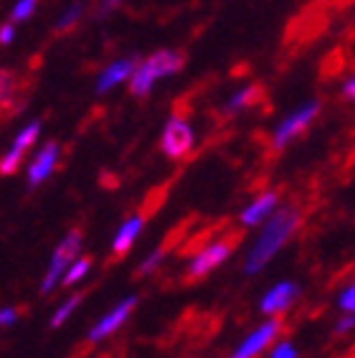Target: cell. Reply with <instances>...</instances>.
I'll return each instance as SVG.
<instances>
[{"label": "cell", "mask_w": 355, "mask_h": 358, "mask_svg": "<svg viewBox=\"0 0 355 358\" xmlns=\"http://www.w3.org/2000/svg\"><path fill=\"white\" fill-rule=\"evenodd\" d=\"M300 221H302V214L297 206H282L280 211L274 208L272 214H269L266 227L261 229L259 239L254 241L252 252L246 257V264H244L246 275H256L259 269H264L266 264L272 262L274 255L292 239V234L297 231V227H300Z\"/></svg>", "instance_id": "obj_1"}, {"label": "cell", "mask_w": 355, "mask_h": 358, "mask_svg": "<svg viewBox=\"0 0 355 358\" xmlns=\"http://www.w3.org/2000/svg\"><path fill=\"white\" fill-rule=\"evenodd\" d=\"M236 241H239V236H226V239L213 241V244L203 247L201 252H196V257L191 259V267L185 272V282H198V280H203L219 264H224L231 257Z\"/></svg>", "instance_id": "obj_2"}, {"label": "cell", "mask_w": 355, "mask_h": 358, "mask_svg": "<svg viewBox=\"0 0 355 358\" xmlns=\"http://www.w3.org/2000/svg\"><path fill=\"white\" fill-rule=\"evenodd\" d=\"M320 107H322L320 99H310L307 104L297 107L292 115H287V117L282 120V122L277 124V130H274V138H272L274 148H277V150H284V148H287L294 138H300L302 132L310 127V122L317 117Z\"/></svg>", "instance_id": "obj_3"}, {"label": "cell", "mask_w": 355, "mask_h": 358, "mask_svg": "<svg viewBox=\"0 0 355 358\" xmlns=\"http://www.w3.org/2000/svg\"><path fill=\"white\" fill-rule=\"evenodd\" d=\"M79 249H82V231H79V229H74V231H68V234L64 236L61 244L56 247L54 257H51V267H48L46 277H43V282H41V292H43V295H46V292H51V289L56 287V282L61 280L64 269L68 267V262H71V259L79 255Z\"/></svg>", "instance_id": "obj_4"}, {"label": "cell", "mask_w": 355, "mask_h": 358, "mask_svg": "<svg viewBox=\"0 0 355 358\" xmlns=\"http://www.w3.org/2000/svg\"><path fill=\"white\" fill-rule=\"evenodd\" d=\"M193 143H196V135H193V127L185 120L171 117L163 130V138H160V148L168 158L180 160L185 158L188 152L193 150Z\"/></svg>", "instance_id": "obj_5"}, {"label": "cell", "mask_w": 355, "mask_h": 358, "mask_svg": "<svg viewBox=\"0 0 355 358\" xmlns=\"http://www.w3.org/2000/svg\"><path fill=\"white\" fill-rule=\"evenodd\" d=\"M38 132H41V120H34V122H28L26 127H23L18 135H15L13 145H10V150H8L6 155L0 158V173L10 176V173H15L18 168H21V160L26 158L28 148L36 143Z\"/></svg>", "instance_id": "obj_6"}, {"label": "cell", "mask_w": 355, "mask_h": 358, "mask_svg": "<svg viewBox=\"0 0 355 358\" xmlns=\"http://www.w3.org/2000/svg\"><path fill=\"white\" fill-rule=\"evenodd\" d=\"M280 333H282V320H269V323L259 325V328L236 348V353H233L231 358H256L264 348L272 345V341H277Z\"/></svg>", "instance_id": "obj_7"}, {"label": "cell", "mask_w": 355, "mask_h": 358, "mask_svg": "<svg viewBox=\"0 0 355 358\" xmlns=\"http://www.w3.org/2000/svg\"><path fill=\"white\" fill-rule=\"evenodd\" d=\"M135 305H137V297H124L115 310L107 313V315H104L102 320H99V323L89 331V341H92V343H96V341H102V338L112 336V333H115L117 328H119V325L130 317V313L135 310Z\"/></svg>", "instance_id": "obj_8"}, {"label": "cell", "mask_w": 355, "mask_h": 358, "mask_svg": "<svg viewBox=\"0 0 355 358\" xmlns=\"http://www.w3.org/2000/svg\"><path fill=\"white\" fill-rule=\"evenodd\" d=\"M300 297V285L294 282H280L277 287H272L261 300V313L264 315H282L284 310H289L294 305V300Z\"/></svg>", "instance_id": "obj_9"}, {"label": "cell", "mask_w": 355, "mask_h": 358, "mask_svg": "<svg viewBox=\"0 0 355 358\" xmlns=\"http://www.w3.org/2000/svg\"><path fill=\"white\" fill-rule=\"evenodd\" d=\"M183 54L180 51H173V48H160L155 54H150L145 59V69L150 71L152 79H168V76L178 74V71L183 69Z\"/></svg>", "instance_id": "obj_10"}, {"label": "cell", "mask_w": 355, "mask_h": 358, "mask_svg": "<svg viewBox=\"0 0 355 358\" xmlns=\"http://www.w3.org/2000/svg\"><path fill=\"white\" fill-rule=\"evenodd\" d=\"M59 152H61V148H59V145L48 143L46 148L36 155V160L31 163V168H28V186H31V188L41 186L43 180L54 173L56 163H59Z\"/></svg>", "instance_id": "obj_11"}, {"label": "cell", "mask_w": 355, "mask_h": 358, "mask_svg": "<svg viewBox=\"0 0 355 358\" xmlns=\"http://www.w3.org/2000/svg\"><path fill=\"white\" fill-rule=\"evenodd\" d=\"M135 66H137L135 56H127V59H119V62L110 64V66L99 74V79H96V94H104V92H110L112 87H117L119 82L130 79Z\"/></svg>", "instance_id": "obj_12"}, {"label": "cell", "mask_w": 355, "mask_h": 358, "mask_svg": "<svg viewBox=\"0 0 355 358\" xmlns=\"http://www.w3.org/2000/svg\"><path fill=\"white\" fill-rule=\"evenodd\" d=\"M277 203H280L277 191L261 193L259 199H254L252 203L244 208V214H241V224H244V227H256V224H261L266 216L272 214L274 208H277Z\"/></svg>", "instance_id": "obj_13"}, {"label": "cell", "mask_w": 355, "mask_h": 358, "mask_svg": "<svg viewBox=\"0 0 355 358\" xmlns=\"http://www.w3.org/2000/svg\"><path fill=\"white\" fill-rule=\"evenodd\" d=\"M143 224H145V216L137 214V216H132V219H127L122 227H119V231H117V236H115V244H112V262L122 259V257L130 252L132 241L137 239V234H140Z\"/></svg>", "instance_id": "obj_14"}, {"label": "cell", "mask_w": 355, "mask_h": 358, "mask_svg": "<svg viewBox=\"0 0 355 358\" xmlns=\"http://www.w3.org/2000/svg\"><path fill=\"white\" fill-rule=\"evenodd\" d=\"M256 96H259V90H256V87H241V90L226 102V112H229V115H236V112L246 110Z\"/></svg>", "instance_id": "obj_15"}, {"label": "cell", "mask_w": 355, "mask_h": 358, "mask_svg": "<svg viewBox=\"0 0 355 358\" xmlns=\"http://www.w3.org/2000/svg\"><path fill=\"white\" fill-rule=\"evenodd\" d=\"M84 295H87V292H79V295L68 297L66 303H64L61 308L56 310V315H54V320H51V325H54V328H59V325H64V320H66V317L71 315V313H74L76 308H79V303H82V300H84Z\"/></svg>", "instance_id": "obj_16"}, {"label": "cell", "mask_w": 355, "mask_h": 358, "mask_svg": "<svg viewBox=\"0 0 355 358\" xmlns=\"http://www.w3.org/2000/svg\"><path fill=\"white\" fill-rule=\"evenodd\" d=\"M13 90H15V74L13 71L0 69V104H6L10 99Z\"/></svg>", "instance_id": "obj_17"}, {"label": "cell", "mask_w": 355, "mask_h": 358, "mask_svg": "<svg viewBox=\"0 0 355 358\" xmlns=\"http://www.w3.org/2000/svg\"><path fill=\"white\" fill-rule=\"evenodd\" d=\"M82 15H84V8L79 6V3H74V6L68 8L66 13H64L59 21H56V28H59V31H64V28H71L76 21H79V18H82Z\"/></svg>", "instance_id": "obj_18"}, {"label": "cell", "mask_w": 355, "mask_h": 358, "mask_svg": "<svg viewBox=\"0 0 355 358\" xmlns=\"http://www.w3.org/2000/svg\"><path fill=\"white\" fill-rule=\"evenodd\" d=\"M163 257H165V249H163V247L155 249V252H152V255L147 257V259H145V262H143V267L137 269V275H140V277L152 275V272H155V269L160 267V262H163Z\"/></svg>", "instance_id": "obj_19"}, {"label": "cell", "mask_w": 355, "mask_h": 358, "mask_svg": "<svg viewBox=\"0 0 355 358\" xmlns=\"http://www.w3.org/2000/svg\"><path fill=\"white\" fill-rule=\"evenodd\" d=\"M89 267H92V259H89V257L79 259V262H76L74 267L68 269V275H66V280H64V285H74V282H79V280H82V277L89 272Z\"/></svg>", "instance_id": "obj_20"}, {"label": "cell", "mask_w": 355, "mask_h": 358, "mask_svg": "<svg viewBox=\"0 0 355 358\" xmlns=\"http://www.w3.org/2000/svg\"><path fill=\"white\" fill-rule=\"evenodd\" d=\"M36 3H38V0H18L10 18H13V21H26V18H31L36 10Z\"/></svg>", "instance_id": "obj_21"}, {"label": "cell", "mask_w": 355, "mask_h": 358, "mask_svg": "<svg viewBox=\"0 0 355 358\" xmlns=\"http://www.w3.org/2000/svg\"><path fill=\"white\" fill-rule=\"evenodd\" d=\"M269 358H297V351H294V345L287 343V341H282L277 348L272 351V356Z\"/></svg>", "instance_id": "obj_22"}, {"label": "cell", "mask_w": 355, "mask_h": 358, "mask_svg": "<svg viewBox=\"0 0 355 358\" xmlns=\"http://www.w3.org/2000/svg\"><path fill=\"white\" fill-rule=\"evenodd\" d=\"M23 308H6V310H0V328H6V325H13L21 315Z\"/></svg>", "instance_id": "obj_23"}, {"label": "cell", "mask_w": 355, "mask_h": 358, "mask_svg": "<svg viewBox=\"0 0 355 358\" xmlns=\"http://www.w3.org/2000/svg\"><path fill=\"white\" fill-rule=\"evenodd\" d=\"M340 308L348 313H355V285H350V287L340 295Z\"/></svg>", "instance_id": "obj_24"}, {"label": "cell", "mask_w": 355, "mask_h": 358, "mask_svg": "<svg viewBox=\"0 0 355 358\" xmlns=\"http://www.w3.org/2000/svg\"><path fill=\"white\" fill-rule=\"evenodd\" d=\"M353 328H355V313H350L348 317H342L340 323L335 325V333L340 336V333H348V331H353Z\"/></svg>", "instance_id": "obj_25"}, {"label": "cell", "mask_w": 355, "mask_h": 358, "mask_svg": "<svg viewBox=\"0 0 355 358\" xmlns=\"http://www.w3.org/2000/svg\"><path fill=\"white\" fill-rule=\"evenodd\" d=\"M342 96H345L348 102H355V76H350V79L342 82Z\"/></svg>", "instance_id": "obj_26"}, {"label": "cell", "mask_w": 355, "mask_h": 358, "mask_svg": "<svg viewBox=\"0 0 355 358\" xmlns=\"http://www.w3.org/2000/svg\"><path fill=\"white\" fill-rule=\"evenodd\" d=\"M10 41H13V23H6V26L0 28V43L8 46Z\"/></svg>", "instance_id": "obj_27"}, {"label": "cell", "mask_w": 355, "mask_h": 358, "mask_svg": "<svg viewBox=\"0 0 355 358\" xmlns=\"http://www.w3.org/2000/svg\"><path fill=\"white\" fill-rule=\"evenodd\" d=\"M119 3H122V0H104L102 8H99V13H96V15L102 18V15H107V13H110V10H112V8H117V6H119Z\"/></svg>", "instance_id": "obj_28"}]
</instances>
